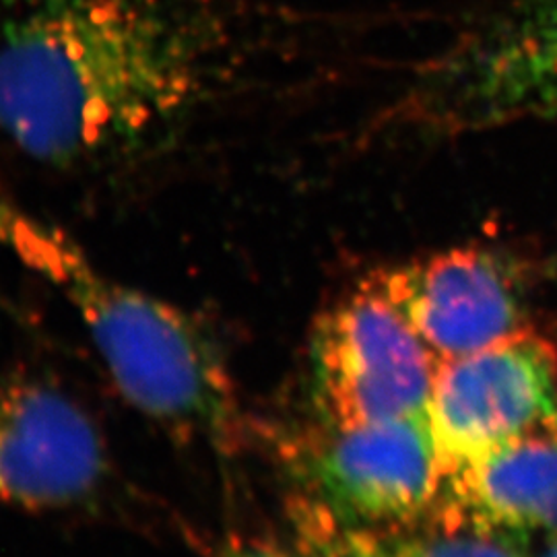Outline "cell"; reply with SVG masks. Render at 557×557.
<instances>
[{
  "mask_svg": "<svg viewBox=\"0 0 557 557\" xmlns=\"http://www.w3.org/2000/svg\"><path fill=\"white\" fill-rule=\"evenodd\" d=\"M227 54L207 0H2L0 135L59 168L139 151L218 98Z\"/></svg>",
  "mask_w": 557,
  "mask_h": 557,
  "instance_id": "cell-1",
  "label": "cell"
},
{
  "mask_svg": "<svg viewBox=\"0 0 557 557\" xmlns=\"http://www.w3.org/2000/svg\"><path fill=\"white\" fill-rule=\"evenodd\" d=\"M0 244L73 306L116 388L174 436L225 446L238 398L220 347L178 306L103 273L57 227L21 211Z\"/></svg>",
  "mask_w": 557,
  "mask_h": 557,
  "instance_id": "cell-2",
  "label": "cell"
},
{
  "mask_svg": "<svg viewBox=\"0 0 557 557\" xmlns=\"http://www.w3.org/2000/svg\"><path fill=\"white\" fill-rule=\"evenodd\" d=\"M312 363L333 428L430 416L438 363L376 275L320 317Z\"/></svg>",
  "mask_w": 557,
  "mask_h": 557,
  "instance_id": "cell-3",
  "label": "cell"
},
{
  "mask_svg": "<svg viewBox=\"0 0 557 557\" xmlns=\"http://www.w3.org/2000/svg\"><path fill=\"white\" fill-rule=\"evenodd\" d=\"M430 421L442 475L499 444L557 428V351L531 326L436 366Z\"/></svg>",
  "mask_w": 557,
  "mask_h": 557,
  "instance_id": "cell-4",
  "label": "cell"
},
{
  "mask_svg": "<svg viewBox=\"0 0 557 557\" xmlns=\"http://www.w3.org/2000/svg\"><path fill=\"white\" fill-rule=\"evenodd\" d=\"M306 469L324 531H403L432 512L442 483L430 416L329 425Z\"/></svg>",
  "mask_w": 557,
  "mask_h": 557,
  "instance_id": "cell-5",
  "label": "cell"
},
{
  "mask_svg": "<svg viewBox=\"0 0 557 557\" xmlns=\"http://www.w3.org/2000/svg\"><path fill=\"white\" fill-rule=\"evenodd\" d=\"M108 453L98 425L48 382L0 380V504L66 508L100 492Z\"/></svg>",
  "mask_w": 557,
  "mask_h": 557,
  "instance_id": "cell-6",
  "label": "cell"
},
{
  "mask_svg": "<svg viewBox=\"0 0 557 557\" xmlns=\"http://www.w3.org/2000/svg\"><path fill=\"white\" fill-rule=\"evenodd\" d=\"M374 275L436 363L527 326L517 281L485 248L458 246Z\"/></svg>",
  "mask_w": 557,
  "mask_h": 557,
  "instance_id": "cell-7",
  "label": "cell"
},
{
  "mask_svg": "<svg viewBox=\"0 0 557 557\" xmlns=\"http://www.w3.org/2000/svg\"><path fill=\"white\" fill-rule=\"evenodd\" d=\"M442 529L557 535V428L499 444L442 475L430 512Z\"/></svg>",
  "mask_w": 557,
  "mask_h": 557,
  "instance_id": "cell-8",
  "label": "cell"
},
{
  "mask_svg": "<svg viewBox=\"0 0 557 557\" xmlns=\"http://www.w3.org/2000/svg\"><path fill=\"white\" fill-rule=\"evenodd\" d=\"M471 79L498 124H557V0H508L479 25Z\"/></svg>",
  "mask_w": 557,
  "mask_h": 557,
  "instance_id": "cell-9",
  "label": "cell"
},
{
  "mask_svg": "<svg viewBox=\"0 0 557 557\" xmlns=\"http://www.w3.org/2000/svg\"><path fill=\"white\" fill-rule=\"evenodd\" d=\"M343 552L351 557H520L494 535L442 529L405 535L400 531H343Z\"/></svg>",
  "mask_w": 557,
  "mask_h": 557,
  "instance_id": "cell-10",
  "label": "cell"
},
{
  "mask_svg": "<svg viewBox=\"0 0 557 557\" xmlns=\"http://www.w3.org/2000/svg\"><path fill=\"white\" fill-rule=\"evenodd\" d=\"M223 557H298L285 552H278L275 547H264V545H252V543H238L232 545Z\"/></svg>",
  "mask_w": 557,
  "mask_h": 557,
  "instance_id": "cell-11",
  "label": "cell"
},
{
  "mask_svg": "<svg viewBox=\"0 0 557 557\" xmlns=\"http://www.w3.org/2000/svg\"><path fill=\"white\" fill-rule=\"evenodd\" d=\"M20 215V211L15 209V205L4 197L2 188H0V239L4 238L7 230L11 227V223Z\"/></svg>",
  "mask_w": 557,
  "mask_h": 557,
  "instance_id": "cell-12",
  "label": "cell"
},
{
  "mask_svg": "<svg viewBox=\"0 0 557 557\" xmlns=\"http://www.w3.org/2000/svg\"><path fill=\"white\" fill-rule=\"evenodd\" d=\"M545 557H557V547L556 549H552V552H549V554H547Z\"/></svg>",
  "mask_w": 557,
  "mask_h": 557,
  "instance_id": "cell-13",
  "label": "cell"
}]
</instances>
